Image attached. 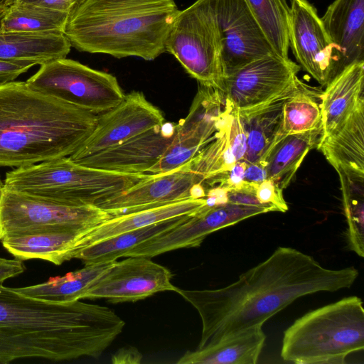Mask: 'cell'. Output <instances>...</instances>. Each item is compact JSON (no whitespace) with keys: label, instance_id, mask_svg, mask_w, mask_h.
<instances>
[{"label":"cell","instance_id":"cell-1","mask_svg":"<svg viewBox=\"0 0 364 364\" xmlns=\"http://www.w3.org/2000/svg\"><path fill=\"white\" fill-rule=\"evenodd\" d=\"M358 275L354 267L328 269L298 250L279 247L226 287L203 290L178 288L176 292L200 317L198 348H202L243 329L262 326L300 297L350 288Z\"/></svg>","mask_w":364,"mask_h":364},{"label":"cell","instance_id":"cell-2","mask_svg":"<svg viewBox=\"0 0 364 364\" xmlns=\"http://www.w3.org/2000/svg\"><path fill=\"white\" fill-rule=\"evenodd\" d=\"M111 309L80 300L52 303L0 284V363L26 358H97L122 332Z\"/></svg>","mask_w":364,"mask_h":364},{"label":"cell","instance_id":"cell-3","mask_svg":"<svg viewBox=\"0 0 364 364\" xmlns=\"http://www.w3.org/2000/svg\"><path fill=\"white\" fill-rule=\"evenodd\" d=\"M98 114L29 88L0 84V166L23 167L70 156L94 129Z\"/></svg>","mask_w":364,"mask_h":364},{"label":"cell","instance_id":"cell-4","mask_svg":"<svg viewBox=\"0 0 364 364\" xmlns=\"http://www.w3.org/2000/svg\"><path fill=\"white\" fill-rule=\"evenodd\" d=\"M179 11L175 0H85L63 34L81 52L153 60L166 51Z\"/></svg>","mask_w":364,"mask_h":364},{"label":"cell","instance_id":"cell-5","mask_svg":"<svg viewBox=\"0 0 364 364\" xmlns=\"http://www.w3.org/2000/svg\"><path fill=\"white\" fill-rule=\"evenodd\" d=\"M363 348V303L351 296L297 318L284 332L280 355L296 364H344Z\"/></svg>","mask_w":364,"mask_h":364},{"label":"cell","instance_id":"cell-6","mask_svg":"<svg viewBox=\"0 0 364 364\" xmlns=\"http://www.w3.org/2000/svg\"><path fill=\"white\" fill-rule=\"evenodd\" d=\"M148 176L90 168L65 156L9 171L2 187L57 203L97 206Z\"/></svg>","mask_w":364,"mask_h":364},{"label":"cell","instance_id":"cell-7","mask_svg":"<svg viewBox=\"0 0 364 364\" xmlns=\"http://www.w3.org/2000/svg\"><path fill=\"white\" fill-rule=\"evenodd\" d=\"M166 51L199 84L223 92L219 34L207 0H196L179 11L167 38Z\"/></svg>","mask_w":364,"mask_h":364},{"label":"cell","instance_id":"cell-8","mask_svg":"<svg viewBox=\"0 0 364 364\" xmlns=\"http://www.w3.org/2000/svg\"><path fill=\"white\" fill-rule=\"evenodd\" d=\"M25 82L34 91L96 114L115 107L125 96L112 74L66 58L41 65Z\"/></svg>","mask_w":364,"mask_h":364},{"label":"cell","instance_id":"cell-9","mask_svg":"<svg viewBox=\"0 0 364 364\" xmlns=\"http://www.w3.org/2000/svg\"><path fill=\"white\" fill-rule=\"evenodd\" d=\"M112 216L96 205L74 206L1 188L0 240L60 229H89Z\"/></svg>","mask_w":364,"mask_h":364},{"label":"cell","instance_id":"cell-10","mask_svg":"<svg viewBox=\"0 0 364 364\" xmlns=\"http://www.w3.org/2000/svg\"><path fill=\"white\" fill-rule=\"evenodd\" d=\"M225 105V95L221 90L199 84L188 115L176 124L171 144L147 173L169 171L191 161L214 138Z\"/></svg>","mask_w":364,"mask_h":364},{"label":"cell","instance_id":"cell-11","mask_svg":"<svg viewBox=\"0 0 364 364\" xmlns=\"http://www.w3.org/2000/svg\"><path fill=\"white\" fill-rule=\"evenodd\" d=\"M301 67L277 54L255 59L223 81L225 100L237 111L262 105L295 87Z\"/></svg>","mask_w":364,"mask_h":364},{"label":"cell","instance_id":"cell-12","mask_svg":"<svg viewBox=\"0 0 364 364\" xmlns=\"http://www.w3.org/2000/svg\"><path fill=\"white\" fill-rule=\"evenodd\" d=\"M220 43L224 77L251 61L276 54L245 0H207Z\"/></svg>","mask_w":364,"mask_h":364},{"label":"cell","instance_id":"cell-13","mask_svg":"<svg viewBox=\"0 0 364 364\" xmlns=\"http://www.w3.org/2000/svg\"><path fill=\"white\" fill-rule=\"evenodd\" d=\"M272 211L266 207L227 203L210 206L208 204L183 222L138 245L123 257H152L181 248L199 247L210 234L238 223L247 218Z\"/></svg>","mask_w":364,"mask_h":364},{"label":"cell","instance_id":"cell-14","mask_svg":"<svg viewBox=\"0 0 364 364\" xmlns=\"http://www.w3.org/2000/svg\"><path fill=\"white\" fill-rule=\"evenodd\" d=\"M203 178L187 162L173 170L150 174L97 207L112 217L206 196Z\"/></svg>","mask_w":364,"mask_h":364},{"label":"cell","instance_id":"cell-15","mask_svg":"<svg viewBox=\"0 0 364 364\" xmlns=\"http://www.w3.org/2000/svg\"><path fill=\"white\" fill-rule=\"evenodd\" d=\"M166 267L141 256L115 261L83 295L82 299H106L112 303L136 301L178 287Z\"/></svg>","mask_w":364,"mask_h":364},{"label":"cell","instance_id":"cell-16","mask_svg":"<svg viewBox=\"0 0 364 364\" xmlns=\"http://www.w3.org/2000/svg\"><path fill=\"white\" fill-rule=\"evenodd\" d=\"M164 117L141 92L125 95L120 103L98 114L87 138L69 158L73 161L114 146L153 127L163 124Z\"/></svg>","mask_w":364,"mask_h":364},{"label":"cell","instance_id":"cell-17","mask_svg":"<svg viewBox=\"0 0 364 364\" xmlns=\"http://www.w3.org/2000/svg\"><path fill=\"white\" fill-rule=\"evenodd\" d=\"M289 43L299 65L321 85L333 78L334 46L308 0H291Z\"/></svg>","mask_w":364,"mask_h":364},{"label":"cell","instance_id":"cell-18","mask_svg":"<svg viewBox=\"0 0 364 364\" xmlns=\"http://www.w3.org/2000/svg\"><path fill=\"white\" fill-rule=\"evenodd\" d=\"M175 131L176 124L164 122L74 162L122 173H147L171 144Z\"/></svg>","mask_w":364,"mask_h":364},{"label":"cell","instance_id":"cell-19","mask_svg":"<svg viewBox=\"0 0 364 364\" xmlns=\"http://www.w3.org/2000/svg\"><path fill=\"white\" fill-rule=\"evenodd\" d=\"M321 19L334 46L333 77L364 60V0H334Z\"/></svg>","mask_w":364,"mask_h":364},{"label":"cell","instance_id":"cell-20","mask_svg":"<svg viewBox=\"0 0 364 364\" xmlns=\"http://www.w3.org/2000/svg\"><path fill=\"white\" fill-rule=\"evenodd\" d=\"M219 129L214 138L188 163L203 178V182L230 170L243 160L247 151V136L238 112L226 100Z\"/></svg>","mask_w":364,"mask_h":364},{"label":"cell","instance_id":"cell-21","mask_svg":"<svg viewBox=\"0 0 364 364\" xmlns=\"http://www.w3.org/2000/svg\"><path fill=\"white\" fill-rule=\"evenodd\" d=\"M316 147L338 175L364 179V99L334 132L320 139Z\"/></svg>","mask_w":364,"mask_h":364},{"label":"cell","instance_id":"cell-22","mask_svg":"<svg viewBox=\"0 0 364 364\" xmlns=\"http://www.w3.org/2000/svg\"><path fill=\"white\" fill-rule=\"evenodd\" d=\"M206 205L205 198H188L158 207L112 216L81 233L75 244V256L80 250L90 245L122 232L139 229L166 220L193 215Z\"/></svg>","mask_w":364,"mask_h":364},{"label":"cell","instance_id":"cell-23","mask_svg":"<svg viewBox=\"0 0 364 364\" xmlns=\"http://www.w3.org/2000/svg\"><path fill=\"white\" fill-rule=\"evenodd\" d=\"M364 60L355 62L333 77L321 95L322 134L334 132L364 99Z\"/></svg>","mask_w":364,"mask_h":364},{"label":"cell","instance_id":"cell-24","mask_svg":"<svg viewBox=\"0 0 364 364\" xmlns=\"http://www.w3.org/2000/svg\"><path fill=\"white\" fill-rule=\"evenodd\" d=\"M301 80L291 90L258 106L237 111L247 136L244 161H259L281 135L282 108L284 102L299 87Z\"/></svg>","mask_w":364,"mask_h":364},{"label":"cell","instance_id":"cell-25","mask_svg":"<svg viewBox=\"0 0 364 364\" xmlns=\"http://www.w3.org/2000/svg\"><path fill=\"white\" fill-rule=\"evenodd\" d=\"M266 335L262 326L232 333L214 343L186 351L178 364H255L262 350Z\"/></svg>","mask_w":364,"mask_h":364},{"label":"cell","instance_id":"cell-26","mask_svg":"<svg viewBox=\"0 0 364 364\" xmlns=\"http://www.w3.org/2000/svg\"><path fill=\"white\" fill-rule=\"evenodd\" d=\"M87 230V229H85ZM83 229H60L7 237L3 247L22 261L39 259L56 265L74 259L75 244Z\"/></svg>","mask_w":364,"mask_h":364},{"label":"cell","instance_id":"cell-27","mask_svg":"<svg viewBox=\"0 0 364 364\" xmlns=\"http://www.w3.org/2000/svg\"><path fill=\"white\" fill-rule=\"evenodd\" d=\"M71 45L63 33L0 31V59L31 60L42 65L64 58Z\"/></svg>","mask_w":364,"mask_h":364},{"label":"cell","instance_id":"cell-28","mask_svg":"<svg viewBox=\"0 0 364 364\" xmlns=\"http://www.w3.org/2000/svg\"><path fill=\"white\" fill-rule=\"evenodd\" d=\"M322 127L306 132L283 136L277 141L259 161L266 166L267 179L282 189L291 182L309 151L316 147Z\"/></svg>","mask_w":364,"mask_h":364},{"label":"cell","instance_id":"cell-29","mask_svg":"<svg viewBox=\"0 0 364 364\" xmlns=\"http://www.w3.org/2000/svg\"><path fill=\"white\" fill-rule=\"evenodd\" d=\"M114 262L87 264L63 276L50 277L45 282L14 289L24 296L48 302L76 301L82 299L83 295Z\"/></svg>","mask_w":364,"mask_h":364},{"label":"cell","instance_id":"cell-30","mask_svg":"<svg viewBox=\"0 0 364 364\" xmlns=\"http://www.w3.org/2000/svg\"><path fill=\"white\" fill-rule=\"evenodd\" d=\"M191 215L171 218L99 241L80 250L75 259H80L85 265L117 261L138 245L172 229Z\"/></svg>","mask_w":364,"mask_h":364},{"label":"cell","instance_id":"cell-31","mask_svg":"<svg viewBox=\"0 0 364 364\" xmlns=\"http://www.w3.org/2000/svg\"><path fill=\"white\" fill-rule=\"evenodd\" d=\"M69 14L36 5L12 4L0 19V31L63 33Z\"/></svg>","mask_w":364,"mask_h":364},{"label":"cell","instance_id":"cell-32","mask_svg":"<svg viewBox=\"0 0 364 364\" xmlns=\"http://www.w3.org/2000/svg\"><path fill=\"white\" fill-rule=\"evenodd\" d=\"M274 52L289 58L290 9L286 0H245Z\"/></svg>","mask_w":364,"mask_h":364},{"label":"cell","instance_id":"cell-33","mask_svg":"<svg viewBox=\"0 0 364 364\" xmlns=\"http://www.w3.org/2000/svg\"><path fill=\"white\" fill-rule=\"evenodd\" d=\"M301 81L297 90L284 102L282 136L306 132L321 127L320 104Z\"/></svg>","mask_w":364,"mask_h":364},{"label":"cell","instance_id":"cell-34","mask_svg":"<svg viewBox=\"0 0 364 364\" xmlns=\"http://www.w3.org/2000/svg\"><path fill=\"white\" fill-rule=\"evenodd\" d=\"M348 224L346 232L349 248L358 256H364L363 180L350 179L339 175Z\"/></svg>","mask_w":364,"mask_h":364},{"label":"cell","instance_id":"cell-35","mask_svg":"<svg viewBox=\"0 0 364 364\" xmlns=\"http://www.w3.org/2000/svg\"><path fill=\"white\" fill-rule=\"evenodd\" d=\"M258 200L271 207L274 211L285 213L288 205L283 196V189L270 179H265L257 185L255 191Z\"/></svg>","mask_w":364,"mask_h":364},{"label":"cell","instance_id":"cell-36","mask_svg":"<svg viewBox=\"0 0 364 364\" xmlns=\"http://www.w3.org/2000/svg\"><path fill=\"white\" fill-rule=\"evenodd\" d=\"M257 184L244 180L240 186L228 191V202L242 205L266 207L274 211L271 207L262 205L257 198L255 191Z\"/></svg>","mask_w":364,"mask_h":364},{"label":"cell","instance_id":"cell-37","mask_svg":"<svg viewBox=\"0 0 364 364\" xmlns=\"http://www.w3.org/2000/svg\"><path fill=\"white\" fill-rule=\"evenodd\" d=\"M36 65L37 63L31 60L0 59V84L14 81Z\"/></svg>","mask_w":364,"mask_h":364},{"label":"cell","instance_id":"cell-38","mask_svg":"<svg viewBox=\"0 0 364 364\" xmlns=\"http://www.w3.org/2000/svg\"><path fill=\"white\" fill-rule=\"evenodd\" d=\"M85 0H7L8 5L26 4L46 7L70 14Z\"/></svg>","mask_w":364,"mask_h":364},{"label":"cell","instance_id":"cell-39","mask_svg":"<svg viewBox=\"0 0 364 364\" xmlns=\"http://www.w3.org/2000/svg\"><path fill=\"white\" fill-rule=\"evenodd\" d=\"M26 270V266L21 259L0 257V284L6 280L21 274Z\"/></svg>","mask_w":364,"mask_h":364},{"label":"cell","instance_id":"cell-40","mask_svg":"<svg viewBox=\"0 0 364 364\" xmlns=\"http://www.w3.org/2000/svg\"><path fill=\"white\" fill-rule=\"evenodd\" d=\"M142 355L134 347L127 346L117 350L111 358L113 364H139Z\"/></svg>","mask_w":364,"mask_h":364},{"label":"cell","instance_id":"cell-41","mask_svg":"<svg viewBox=\"0 0 364 364\" xmlns=\"http://www.w3.org/2000/svg\"><path fill=\"white\" fill-rule=\"evenodd\" d=\"M267 178L266 166L262 162L247 164L244 176L245 181L259 183Z\"/></svg>","mask_w":364,"mask_h":364},{"label":"cell","instance_id":"cell-42","mask_svg":"<svg viewBox=\"0 0 364 364\" xmlns=\"http://www.w3.org/2000/svg\"><path fill=\"white\" fill-rule=\"evenodd\" d=\"M7 6V0H0V19Z\"/></svg>","mask_w":364,"mask_h":364},{"label":"cell","instance_id":"cell-43","mask_svg":"<svg viewBox=\"0 0 364 364\" xmlns=\"http://www.w3.org/2000/svg\"><path fill=\"white\" fill-rule=\"evenodd\" d=\"M1 183H0V194H1Z\"/></svg>","mask_w":364,"mask_h":364}]
</instances>
